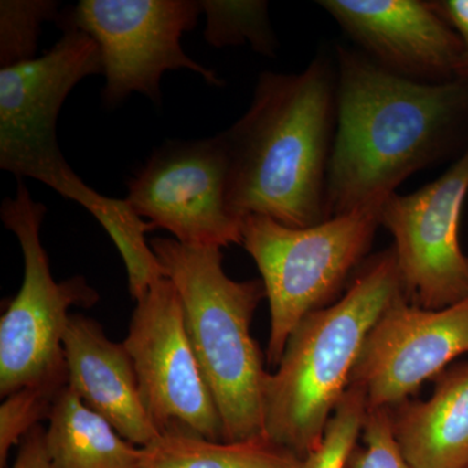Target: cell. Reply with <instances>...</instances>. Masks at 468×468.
<instances>
[{"label": "cell", "mask_w": 468, "mask_h": 468, "mask_svg": "<svg viewBox=\"0 0 468 468\" xmlns=\"http://www.w3.org/2000/svg\"><path fill=\"white\" fill-rule=\"evenodd\" d=\"M68 385L67 377L27 385L5 397L0 406V468L7 467L9 452L43 420H48L55 401Z\"/></svg>", "instance_id": "cell-19"}, {"label": "cell", "mask_w": 468, "mask_h": 468, "mask_svg": "<svg viewBox=\"0 0 468 468\" xmlns=\"http://www.w3.org/2000/svg\"><path fill=\"white\" fill-rule=\"evenodd\" d=\"M58 3L52 0L0 2V66L8 68L36 58L42 24L57 21Z\"/></svg>", "instance_id": "cell-20"}, {"label": "cell", "mask_w": 468, "mask_h": 468, "mask_svg": "<svg viewBox=\"0 0 468 468\" xmlns=\"http://www.w3.org/2000/svg\"><path fill=\"white\" fill-rule=\"evenodd\" d=\"M367 403L356 388H347L329 419L322 441L303 460L302 468H346L363 431Z\"/></svg>", "instance_id": "cell-21"}, {"label": "cell", "mask_w": 468, "mask_h": 468, "mask_svg": "<svg viewBox=\"0 0 468 468\" xmlns=\"http://www.w3.org/2000/svg\"><path fill=\"white\" fill-rule=\"evenodd\" d=\"M464 354L468 297L431 310L412 303L402 292L369 331L349 388L363 393L367 409H394Z\"/></svg>", "instance_id": "cell-12"}, {"label": "cell", "mask_w": 468, "mask_h": 468, "mask_svg": "<svg viewBox=\"0 0 468 468\" xmlns=\"http://www.w3.org/2000/svg\"><path fill=\"white\" fill-rule=\"evenodd\" d=\"M467 193L468 146L441 177L415 193H393L381 206L380 226L393 236L403 294L424 309L468 297V257L460 242Z\"/></svg>", "instance_id": "cell-11"}, {"label": "cell", "mask_w": 468, "mask_h": 468, "mask_svg": "<svg viewBox=\"0 0 468 468\" xmlns=\"http://www.w3.org/2000/svg\"><path fill=\"white\" fill-rule=\"evenodd\" d=\"M319 5L385 69L430 84L457 80L461 38L432 2L322 0Z\"/></svg>", "instance_id": "cell-13"}, {"label": "cell", "mask_w": 468, "mask_h": 468, "mask_svg": "<svg viewBox=\"0 0 468 468\" xmlns=\"http://www.w3.org/2000/svg\"><path fill=\"white\" fill-rule=\"evenodd\" d=\"M402 292L396 252L387 249L362 264L340 300L295 326L264 385L267 440L301 460L319 445L369 331Z\"/></svg>", "instance_id": "cell-4"}, {"label": "cell", "mask_w": 468, "mask_h": 468, "mask_svg": "<svg viewBox=\"0 0 468 468\" xmlns=\"http://www.w3.org/2000/svg\"><path fill=\"white\" fill-rule=\"evenodd\" d=\"M228 155L221 134L167 141L129 180L125 202L176 241L198 248L241 245V221L227 206Z\"/></svg>", "instance_id": "cell-10"}, {"label": "cell", "mask_w": 468, "mask_h": 468, "mask_svg": "<svg viewBox=\"0 0 468 468\" xmlns=\"http://www.w3.org/2000/svg\"><path fill=\"white\" fill-rule=\"evenodd\" d=\"M362 433L365 446H356L346 468H412L394 436L392 409H367Z\"/></svg>", "instance_id": "cell-22"}, {"label": "cell", "mask_w": 468, "mask_h": 468, "mask_svg": "<svg viewBox=\"0 0 468 468\" xmlns=\"http://www.w3.org/2000/svg\"><path fill=\"white\" fill-rule=\"evenodd\" d=\"M48 208L36 202L23 180L16 197L5 198L0 218L23 250L24 279L0 319V396L21 388L67 377L63 340L73 306H94L100 294L82 276L58 282L41 241Z\"/></svg>", "instance_id": "cell-7"}, {"label": "cell", "mask_w": 468, "mask_h": 468, "mask_svg": "<svg viewBox=\"0 0 468 468\" xmlns=\"http://www.w3.org/2000/svg\"><path fill=\"white\" fill-rule=\"evenodd\" d=\"M150 246L180 295L190 343L223 423V441L267 439L268 372L250 335L255 311L266 297L263 282L230 279L218 248L175 239H154Z\"/></svg>", "instance_id": "cell-5"}, {"label": "cell", "mask_w": 468, "mask_h": 468, "mask_svg": "<svg viewBox=\"0 0 468 468\" xmlns=\"http://www.w3.org/2000/svg\"><path fill=\"white\" fill-rule=\"evenodd\" d=\"M11 468H54L46 446L45 428L37 426L24 437Z\"/></svg>", "instance_id": "cell-24"}, {"label": "cell", "mask_w": 468, "mask_h": 468, "mask_svg": "<svg viewBox=\"0 0 468 468\" xmlns=\"http://www.w3.org/2000/svg\"><path fill=\"white\" fill-rule=\"evenodd\" d=\"M46 446L54 468H143V448L126 441L68 385L51 410Z\"/></svg>", "instance_id": "cell-16"}, {"label": "cell", "mask_w": 468, "mask_h": 468, "mask_svg": "<svg viewBox=\"0 0 468 468\" xmlns=\"http://www.w3.org/2000/svg\"><path fill=\"white\" fill-rule=\"evenodd\" d=\"M337 122L326 176V218L383 203L441 159L468 120V82L430 84L337 48Z\"/></svg>", "instance_id": "cell-1"}, {"label": "cell", "mask_w": 468, "mask_h": 468, "mask_svg": "<svg viewBox=\"0 0 468 468\" xmlns=\"http://www.w3.org/2000/svg\"><path fill=\"white\" fill-rule=\"evenodd\" d=\"M135 302L124 345L160 435L183 432L223 441L220 414L190 343L174 282L160 279Z\"/></svg>", "instance_id": "cell-9"}, {"label": "cell", "mask_w": 468, "mask_h": 468, "mask_svg": "<svg viewBox=\"0 0 468 468\" xmlns=\"http://www.w3.org/2000/svg\"><path fill=\"white\" fill-rule=\"evenodd\" d=\"M383 203L306 228L282 226L261 215L242 218L241 245L257 264L270 302L268 365L277 367L295 326L334 303L363 264L380 227Z\"/></svg>", "instance_id": "cell-6"}, {"label": "cell", "mask_w": 468, "mask_h": 468, "mask_svg": "<svg viewBox=\"0 0 468 468\" xmlns=\"http://www.w3.org/2000/svg\"><path fill=\"white\" fill-rule=\"evenodd\" d=\"M201 12L196 0H81L60 12L57 23L75 27L97 43L106 76L101 98L109 109L133 92L160 106V81L167 70H192L209 85H224L181 46Z\"/></svg>", "instance_id": "cell-8"}, {"label": "cell", "mask_w": 468, "mask_h": 468, "mask_svg": "<svg viewBox=\"0 0 468 468\" xmlns=\"http://www.w3.org/2000/svg\"><path fill=\"white\" fill-rule=\"evenodd\" d=\"M432 5L460 36L463 54L457 80L468 82V0H437Z\"/></svg>", "instance_id": "cell-23"}, {"label": "cell", "mask_w": 468, "mask_h": 468, "mask_svg": "<svg viewBox=\"0 0 468 468\" xmlns=\"http://www.w3.org/2000/svg\"><path fill=\"white\" fill-rule=\"evenodd\" d=\"M68 387L120 436L144 448L160 436L144 406L133 360L100 323L70 314L63 340Z\"/></svg>", "instance_id": "cell-14"}, {"label": "cell", "mask_w": 468, "mask_h": 468, "mask_svg": "<svg viewBox=\"0 0 468 468\" xmlns=\"http://www.w3.org/2000/svg\"><path fill=\"white\" fill-rule=\"evenodd\" d=\"M468 468V467H467Z\"/></svg>", "instance_id": "cell-25"}, {"label": "cell", "mask_w": 468, "mask_h": 468, "mask_svg": "<svg viewBox=\"0 0 468 468\" xmlns=\"http://www.w3.org/2000/svg\"><path fill=\"white\" fill-rule=\"evenodd\" d=\"M42 55L0 69V167L48 185L79 203L100 221L131 277L147 275L156 257L146 241L153 224L135 215L125 199L95 192L70 168L58 143V117L69 92L86 77L103 75L100 48L72 26Z\"/></svg>", "instance_id": "cell-3"}, {"label": "cell", "mask_w": 468, "mask_h": 468, "mask_svg": "<svg viewBox=\"0 0 468 468\" xmlns=\"http://www.w3.org/2000/svg\"><path fill=\"white\" fill-rule=\"evenodd\" d=\"M337 122V64L320 54L297 75L263 72L245 115L221 132L227 206L282 226L326 220V176Z\"/></svg>", "instance_id": "cell-2"}, {"label": "cell", "mask_w": 468, "mask_h": 468, "mask_svg": "<svg viewBox=\"0 0 468 468\" xmlns=\"http://www.w3.org/2000/svg\"><path fill=\"white\" fill-rule=\"evenodd\" d=\"M143 468H302L303 460L267 439L211 441L183 432L160 435L144 446Z\"/></svg>", "instance_id": "cell-17"}, {"label": "cell", "mask_w": 468, "mask_h": 468, "mask_svg": "<svg viewBox=\"0 0 468 468\" xmlns=\"http://www.w3.org/2000/svg\"><path fill=\"white\" fill-rule=\"evenodd\" d=\"M394 409V436L410 466L468 467V362L440 375L427 401Z\"/></svg>", "instance_id": "cell-15"}, {"label": "cell", "mask_w": 468, "mask_h": 468, "mask_svg": "<svg viewBox=\"0 0 468 468\" xmlns=\"http://www.w3.org/2000/svg\"><path fill=\"white\" fill-rule=\"evenodd\" d=\"M199 3L206 15V29L203 34L212 48L241 46L248 42L252 50L266 57H275L277 41L268 17L267 2L203 0Z\"/></svg>", "instance_id": "cell-18"}]
</instances>
